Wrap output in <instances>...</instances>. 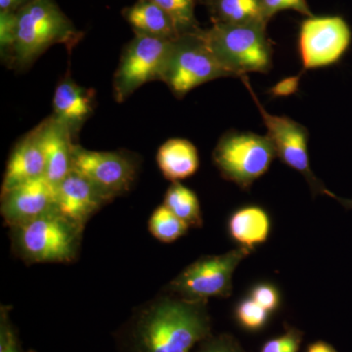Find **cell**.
I'll return each instance as SVG.
<instances>
[{
    "mask_svg": "<svg viewBox=\"0 0 352 352\" xmlns=\"http://www.w3.org/2000/svg\"><path fill=\"white\" fill-rule=\"evenodd\" d=\"M208 303L170 293L153 298L136 308L116 333L118 351L191 352L212 335Z\"/></svg>",
    "mask_w": 352,
    "mask_h": 352,
    "instance_id": "cell-1",
    "label": "cell"
},
{
    "mask_svg": "<svg viewBox=\"0 0 352 352\" xmlns=\"http://www.w3.org/2000/svg\"><path fill=\"white\" fill-rule=\"evenodd\" d=\"M83 228L57 210L11 228L16 256L27 264L69 263L78 258Z\"/></svg>",
    "mask_w": 352,
    "mask_h": 352,
    "instance_id": "cell-2",
    "label": "cell"
},
{
    "mask_svg": "<svg viewBox=\"0 0 352 352\" xmlns=\"http://www.w3.org/2000/svg\"><path fill=\"white\" fill-rule=\"evenodd\" d=\"M82 36L54 0H32L17 12L14 64L25 68L55 44L71 50Z\"/></svg>",
    "mask_w": 352,
    "mask_h": 352,
    "instance_id": "cell-3",
    "label": "cell"
},
{
    "mask_svg": "<svg viewBox=\"0 0 352 352\" xmlns=\"http://www.w3.org/2000/svg\"><path fill=\"white\" fill-rule=\"evenodd\" d=\"M266 24L232 25L214 23L203 36L208 47L231 78L248 73H270L272 69L273 47Z\"/></svg>",
    "mask_w": 352,
    "mask_h": 352,
    "instance_id": "cell-4",
    "label": "cell"
},
{
    "mask_svg": "<svg viewBox=\"0 0 352 352\" xmlns=\"http://www.w3.org/2000/svg\"><path fill=\"white\" fill-rule=\"evenodd\" d=\"M276 156L267 135L250 131H227L212 153V160L222 177L249 190L265 175Z\"/></svg>",
    "mask_w": 352,
    "mask_h": 352,
    "instance_id": "cell-5",
    "label": "cell"
},
{
    "mask_svg": "<svg viewBox=\"0 0 352 352\" xmlns=\"http://www.w3.org/2000/svg\"><path fill=\"white\" fill-rule=\"evenodd\" d=\"M220 78H231L208 47L203 30L175 39L161 80L177 98Z\"/></svg>",
    "mask_w": 352,
    "mask_h": 352,
    "instance_id": "cell-6",
    "label": "cell"
},
{
    "mask_svg": "<svg viewBox=\"0 0 352 352\" xmlns=\"http://www.w3.org/2000/svg\"><path fill=\"white\" fill-rule=\"evenodd\" d=\"M251 252L239 247L219 256H201L170 281L166 292L190 300L228 298L232 294L234 272Z\"/></svg>",
    "mask_w": 352,
    "mask_h": 352,
    "instance_id": "cell-7",
    "label": "cell"
},
{
    "mask_svg": "<svg viewBox=\"0 0 352 352\" xmlns=\"http://www.w3.org/2000/svg\"><path fill=\"white\" fill-rule=\"evenodd\" d=\"M249 90L252 100L261 113V119L267 129L268 138L274 146L276 156L289 168L300 173L305 178L312 195H325L327 188L319 178L315 176L310 166L308 155L309 132L305 126L286 116H276L268 113L259 102L258 95L252 89L247 76L240 78Z\"/></svg>",
    "mask_w": 352,
    "mask_h": 352,
    "instance_id": "cell-8",
    "label": "cell"
},
{
    "mask_svg": "<svg viewBox=\"0 0 352 352\" xmlns=\"http://www.w3.org/2000/svg\"><path fill=\"white\" fill-rule=\"evenodd\" d=\"M173 41L135 32L122 53L113 78L116 100H126L145 83L161 80Z\"/></svg>",
    "mask_w": 352,
    "mask_h": 352,
    "instance_id": "cell-9",
    "label": "cell"
},
{
    "mask_svg": "<svg viewBox=\"0 0 352 352\" xmlns=\"http://www.w3.org/2000/svg\"><path fill=\"white\" fill-rule=\"evenodd\" d=\"M352 32L340 16H311L298 31V50L303 72L339 63L351 47Z\"/></svg>",
    "mask_w": 352,
    "mask_h": 352,
    "instance_id": "cell-10",
    "label": "cell"
},
{
    "mask_svg": "<svg viewBox=\"0 0 352 352\" xmlns=\"http://www.w3.org/2000/svg\"><path fill=\"white\" fill-rule=\"evenodd\" d=\"M73 170L87 177L112 201L131 189L138 175V163L122 152L91 151L76 145Z\"/></svg>",
    "mask_w": 352,
    "mask_h": 352,
    "instance_id": "cell-11",
    "label": "cell"
},
{
    "mask_svg": "<svg viewBox=\"0 0 352 352\" xmlns=\"http://www.w3.org/2000/svg\"><path fill=\"white\" fill-rule=\"evenodd\" d=\"M0 210L10 228L50 214L57 210L56 186L45 176L22 183L1 194Z\"/></svg>",
    "mask_w": 352,
    "mask_h": 352,
    "instance_id": "cell-12",
    "label": "cell"
},
{
    "mask_svg": "<svg viewBox=\"0 0 352 352\" xmlns=\"http://www.w3.org/2000/svg\"><path fill=\"white\" fill-rule=\"evenodd\" d=\"M110 201L94 183L76 170L56 185L57 212L83 229L88 220Z\"/></svg>",
    "mask_w": 352,
    "mask_h": 352,
    "instance_id": "cell-13",
    "label": "cell"
},
{
    "mask_svg": "<svg viewBox=\"0 0 352 352\" xmlns=\"http://www.w3.org/2000/svg\"><path fill=\"white\" fill-rule=\"evenodd\" d=\"M38 126L45 159L44 176L56 186L73 170L75 136L63 122L53 115Z\"/></svg>",
    "mask_w": 352,
    "mask_h": 352,
    "instance_id": "cell-14",
    "label": "cell"
},
{
    "mask_svg": "<svg viewBox=\"0 0 352 352\" xmlns=\"http://www.w3.org/2000/svg\"><path fill=\"white\" fill-rule=\"evenodd\" d=\"M45 175V159L38 126L21 139L14 148L7 163L1 194L6 193L22 183L31 182Z\"/></svg>",
    "mask_w": 352,
    "mask_h": 352,
    "instance_id": "cell-15",
    "label": "cell"
},
{
    "mask_svg": "<svg viewBox=\"0 0 352 352\" xmlns=\"http://www.w3.org/2000/svg\"><path fill=\"white\" fill-rule=\"evenodd\" d=\"M94 104V92L80 87L68 76L55 90L53 116L75 136L91 115Z\"/></svg>",
    "mask_w": 352,
    "mask_h": 352,
    "instance_id": "cell-16",
    "label": "cell"
},
{
    "mask_svg": "<svg viewBox=\"0 0 352 352\" xmlns=\"http://www.w3.org/2000/svg\"><path fill=\"white\" fill-rule=\"evenodd\" d=\"M157 163L164 178L180 182L195 175L200 157L196 146L187 139L171 138L159 148Z\"/></svg>",
    "mask_w": 352,
    "mask_h": 352,
    "instance_id": "cell-17",
    "label": "cell"
},
{
    "mask_svg": "<svg viewBox=\"0 0 352 352\" xmlns=\"http://www.w3.org/2000/svg\"><path fill=\"white\" fill-rule=\"evenodd\" d=\"M229 235L239 247L254 251L256 245L267 241L271 219L264 208L247 206L234 212L228 221Z\"/></svg>",
    "mask_w": 352,
    "mask_h": 352,
    "instance_id": "cell-18",
    "label": "cell"
},
{
    "mask_svg": "<svg viewBox=\"0 0 352 352\" xmlns=\"http://www.w3.org/2000/svg\"><path fill=\"white\" fill-rule=\"evenodd\" d=\"M122 14L134 32L170 41L180 36L168 14L152 0H138Z\"/></svg>",
    "mask_w": 352,
    "mask_h": 352,
    "instance_id": "cell-19",
    "label": "cell"
},
{
    "mask_svg": "<svg viewBox=\"0 0 352 352\" xmlns=\"http://www.w3.org/2000/svg\"><path fill=\"white\" fill-rule=\"evenodd\" d=\"M212 22L245 25L264 23L261 0H214L208 6Z\"/></svg>",
    "mask_w": 352,
    "mask_h": 352,
    "instance_id": "cell-20",
    "label": "cell"
},
{
    "mask_svg": "<svg viewBox=\"0 0 352 352\" xmlns=\"http://www.w3.org/2000/svg\"><path fill=\"white\" fill-rule=\"evenodd\" d=\"M164 205L190 227L200 228L203 226V215L198 196L193 190L182 183L175 182L168 187L164 195Z\"/></svg>",
    "mask_w": 352,
    "mask_h": 352,
    "instance_id": "cell-21",
    "label": "cell"
},
{
    "mask_svg": "<svg viewBox=\"0 0 352 352\" xmlns=\"http://www.w3.org/2000/svg\"><path fill=\"white\" fill-rule=\"evenodd\" d=\"M148 226L150 233L160 242L166 244L180 239L190 228L186 222L176 217L164 204L153 212Z\"/></svg>",
    "mask_w": 352,
    "mask_h": 352,
    "instance_id": "cell-22",
    "label": "cell"
},
{
    "mask_svg": "<svg viewBox=\"0 0 352 352\" xmlns=\"http://www.w3.org/2000/svg\"><path fill=\"white\" fill-rule=\"evenodd\" d=\"M168 14L180 36L201 31L195 16V0H152Z\"/></svg>",
    "mask_w": 352,
    "mask_h": 352,
    "instance_id": "cell-23",
    "label": "cell"
},
{
    "mask_svg": "<svg viewBox=\"0 0 352 352\" xmlns=\"http://www.w3.org/2000/svg\"><path fill=\"white\" fill-rule=\"evenodd\" d=\"M17 41V12L0 11V53L4 62L14 63Z\"/></svg>",
    "mask_w": 352,
    "mask_h": 352,
    "instance_id": "cell-24",
    "label": "cell"
},
{
    "mask_svg": "<svg viewBox=\"0 0 352 352\" xmlns=\"http://www.w3.org/2000/svg\"><path fill=\"white\" fill-rule=\"evenodd\" d=\"M270 312L254 302L252 298H245L236 307V318L247 330L258 331L268 320Z\"/></svg>",
    "mask_w": 352,
    "mask_h": 352,
    "instance_id": "cell-25",
    "label": "cell"
},
{
    "mask_svg": "<svg viewBox=\"0 0 352 352\" xmlns=\"http://www.w3.org/2000/svg\"><path fill=\"white\" fill-rule=\"evenodd\" d=\"M264 19L270 22L277 13L285 10H293L302 15L311 17L314 14L308 6L307 0H261Z\"/></svg>",
    "mask_w": 352,
    "mask_h": 352,
    "instance_id": "cell-26",
    "label": "cell"
},
{
    "mask_svg": "<svg viewBox=\"0 0 352 352\" xmlns=\"http://www.w3.org/2000/svg\"><path fill=\"white\" fill-rule=\"evenodd\" d=\"M303 340V333L296 328H289L279 337L267 340L261 352H298Z\"/></svg>",
    "mask_w": 352,
    "mask_h": 352,
    "instance_id": "cell-27",
    "label": "cell"
},
{
    "mask_svg": "<svg viewBox=\"0 0 352 352\" xmlns=\"http://www.w3.org/2000/svg\"><path fill=\"white\" fill-rule=\"evenodd\" d=\"M195 352H245L240 342L228 333L210 335L197 344Z\"/></svg>",
    "mask_w": 352,
    "mask_h": 352,
    "instance_id": "cell-28",
    "label": "cell"
},
{
    "mask_svg": "<svg viewBox=\"0 0 352 352\" xmlns=\"http://www.w3.org/2000/svg\"><path fill=\"white\" fill-rule=\"evenodd\" d=\"M0 352H25L8 311L3 307L0 314Z\"/></svg>",
    "mask_w": 352,
    "mask_h": 352,
    "instance_id": "cell-29",
    "label": "cell"
},
{
    "mask_svg": "<svg viewBox=\"0 0 352 352\" xmlns=\"http://www.w3.org/2000/svg\"><path fill=\"white\" fill-rule=\"evenodd\" d=\"M251 298L268 312H273L280 305L277 289L270 284H258L252 289Z\"/></svg>",
    "mask_w": 352,
    "mask_h": 352,
    "instance_id": "cell-30",
    "label": "cell"
},
{
    "mask_svg": "<svg viewBox=\"0 0 352 352\" xmlns=\"http://www.w3.org/2000/svg\"><path fill=\"white\" fill-rule=\"evenodd\" d=\"M300 76H289L284 78L281 82L276 83L274 87H271L270 94L274 97H286L295 94L300 87Z\"/></svg>",
    "mask_w": 352,
    "mask_h": 352,
    "instance_id": "cell-31",
    "label": "cell"
},
{
    "mask_svg": "<svg viewBox=\"0 0 352 352\" xmlns=\"http://www.w3.org/2000/svg\"><path fill=\"white\" fill-rule=\"evenodd\" d=\"M32 0H0V11L18 12Z\"/></svg>",
    "mask_w": 352,
    "mask_h": 352,
    "instance_id": "cell-32",
    "label": "cell"
},
{
    "mask_svg": "<svg viewBox=\"0 0 352 352\" xmlns=\"http://www.w3.org/2000/svg\"><path fill=\"white\" fill-rule=\"evenodd\" d=\"M307 352H338L335 346L323 340H317L308 346Z\"/></svg>",
    "mask_w": 352,
    "mask_h": 352,
    "instance_id": "cell-33",
    "label": "cell"
},
{
    "mask_svg": "<svg viewBox=\"0 0 352 352\" xmlns=\"http://www.w3.org/2000/svg\"><path fill=\"white\" fill-rule=\"evenodd\" d=\"M325 195L331 197V198L335 199V200L339 201L340 205H342V207L346 208V210H352V199L340 198V197H338L337 195H335V194L332 193V192L329 191L328 189L327 191H326Z\"/></svg>",
    "mask_w": 352,
    "mask_h": 352,
    "instance_id": "cell-34",
    "label": "cell"
},
{
    "mask_svg": "<svg viewBox=\"0 0 352 352\" xmlns=\"http://www.w3.org/2000/svg\"><path fill=\"white\" fill-rule=\"evenodd\" d=\"M199 1L203 2L206 6H208V4H210V2L214 1V0H199Z\"/></svg>",
    "mask_w": 352,
    "mask_h": 352,
    "instance_id": "cell-35",
    "label": "cell"
}]
</instances>
